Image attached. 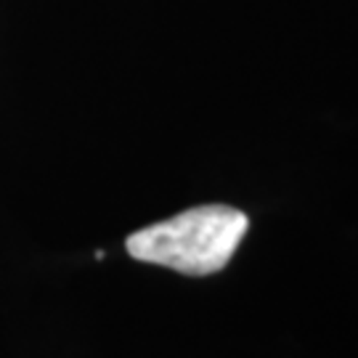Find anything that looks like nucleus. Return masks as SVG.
<instances>
[{
  "label": "nucleus",
  "instance_id": "f257e3e1",
  "mask_svg": "<svg viewBox=\"0 0 358 358\" xmlns=\"http://www.w3.org/2000/svg\"><path fill=\"white\" fill-rule=\"evenodd\" d=\"M250 229V217L229 205L192 207L176 217L130 234L125 247L136 260L186 276H210L229 266Z\"/></svg>",
  "mask_w": 358,
  "mask_h": 358
}]
</instances>
